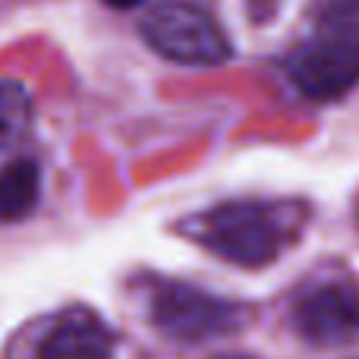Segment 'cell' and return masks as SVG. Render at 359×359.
Wrapping results in <instances>:
<instances>
[{
	"instance_id": "cell-1",
	"label": "cell",
	"mask_w": 359,
	"mask_h": 359,
	"mask_svg": "<svg viewBox=\"0 0 359 359\" xmlns=\"http://www.w3.org/2000/svg\"><path fill=\"white\" fill-rule=\"evenodd\" d=\"M303 208L287 202H224L183 224V233L240 268H265L297 240Z\"/></svg>"
},
{
	"instance_id": "cell-2",
	"label": "cell",
	"mask_w": 359,
	"mask_h": 359,
	"mask_svg": "<svg viewBox=\"0 0 359 359\" xmlns=\"http://www.w3.org/2000/svg\"><path fill=\"white\" fill-rule=\"evenodd\" d=\"M151 50L183 67H217L233 57L230 38L205 10L189 4H161L142 19Z\"/></svg>"
},
{
	"instance_id": "cell-3",
	"label": "cell",
	"mask_w": 359,
	"mask_h": 359,
	"mask_svg": "<svg viewBox=\"0 0 359 359\" xmlns=\"http://www.w3.org/2000/svg\"><path fill=\"white\" fill-rule=\"evenodd\" d=\"M151 325L174 341L198 344L240 331L249 322V309L221 299L215 293L196 290L189 284H161L151 293Z\"/></svg>"
},
{
	"instance_id": "cell-4",
	"label": "cell",
	"mask_w": 359,
	"mask_h": 359,
	"mask_svg": "<svg viewBox=\"0 0 359 359\" xmlns=\"http://www.w3.org/2000/svg\"><path fill=\"white\" fill-rule=\"evenodd\" d=\"M287 76L306 98H341L359 82V48L309 35L287 57Z\"/></svg>"
},
{
	"instance_id": "cell-5",
	"label": "cell",
	"mask_w": 359,
	"mask_h": 359,
	"mask_svg": "<svg viewBox=\"0 0 359 359\" xmlns=\"http://www.w3.org/2000/svg\"><path fill=\"white\" fill-rule=\"evenodd\" d=\"M293 328L316 347H334L359 337V290L347 284H322L293 306Z\"/></svg>"
},
{
	"instance_id": "cell-6",
	"label": "cell",
	"mask_w": 359,
	"mask_h": 359,
	"mask_svg": "<svg viewBox=\"0 0 359 359\" xmlns=\"http://www.w3.org/2000/svg\"><path fill=\"white\" fill-rule=\"evenodd\" d=\"M38 359H114V341L98 318L73 312L38 344Z\"/></svg>"
},
{
	"instance_id": "cell-7",
	"label": "cell",
	"mask_w": 359,
	"mask_h": 359,
	"mask_svg": "<svg viewBox=\"0 0 359 359\" xmlns=\"http://www.w3.org/2000/svg\"><path fill=\"white\" fill-rule=\"evenodd\" d=\"M38 198H41V168L32 158H16L0 168V221H25L38 208Z\"/></svg>"
},
{
	"instance_id": "cell-8",
	"label": "cell",
	"mask_w": 359,
	"mask_h": 359,
	"mask_svg": "<svg viewBox=\"0 0 359 359\" xmlns=\"http://www.w3.org/2000/svg\"><path fill=\"white\" fill-rule=\"evenodd\" d=\"M312 35L359 48V0H316Z\"/></svg>"
},
{
	"instance_id": "cell-9",
	"label": "cell",
	"mask_w": 359,
	"mask_h": 359,
	"mask_svg": "<svg viewBox=\"0 0 359 359\" xmlns=\"http://www.w3.org/2000/svg\"><path fill=\"white\" fill-rule=\"evenodd\" d=\"M32 123V92L16 79H0V151L16 145Z\"/></svg>"
},
{
	"instance_id": "cell-10",
	"label": "cell",
	"mask_w": 359,
	"mask_h": 359,
	"mask_svg": "<svg viewBox=\"0 0 359 359\" xmlns=\"http://www.w3.org/2000/svg\"><path fill=\"white\" fill-rule=\"evenodd\" d=\"M107 6H114V10H130V6L142 4V0H104Z\"/></svg>"
},
{
	"instance_id": "cell-11",
	"label": "cell",
	"mask_w": 359,
	"mask_h": 359,
	"mask_svg": "<svg viewBox=\"0 0 359 359\" xmlns=\"http://www.w3.org/2000/svg\"><path fill=\"white\" fill-rule=\"evenodd\" d=\"M215 359H252V356H240V353H227V356H215Z\"/></svg>"
}]
</instances>
